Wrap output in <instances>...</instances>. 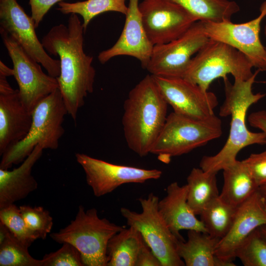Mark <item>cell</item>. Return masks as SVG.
I'll list each match as a JSON object with an SVG mask.
<instances>
[{
	"label": "cell",
	"mask_w": 266,
	"mask_h": 266,
	"mask_svg": "<svg viewBox=\"0 0 266 266\" xmlns=\"http://www.w3.org/2000/svg\"><path fill=\"white\" fill-rule=\"evenodd\" d=\"M84 33L77 15L71 14L67 25L53 26L41 40L48 54L59 57L60 74L56 78L67 113L74 122L85 98L93 92L96 75L94 58L83 49Z\"/></svg>",
	"instance_id": "6da1fadb"
},
{
	"label": "cell",
	"mask_w": 266,
	"mask_h": 266,
	"mask_svg": "<svg viewBox=\"0 0 266 266\" xmlns=\"http://www.w3.org/2000/svg\"><path fill=\"white\" fill-rule=\"evenodd\" d=\"M260 70L257 69L247 80L234 79L232 83L224 78L225 100L219 114L222 117L231 116L228 139L222 149L215 155L204 156L200 167L205 171L217 173L236 161L238 153L244 148L255 144H266V136L262 132H252L246 124L250 107L263 99L266 94L254 93L253 85Z\"/></svg>",
	"instance_id": "7a4b0ae2"
},
{
	"label": "cell",
	"mask_w": 266,
	"mask_h": 266,
	"mask_svg": "<svg viewBox=\"0 0 266 266\" xmlns=\"http://www.w3.org/2000/svg\"><path fill=\"white\" fill-rule=\"evenodd\" d=\"M167 105L151 74L130 91L123 105V130L128 147L139 157L150 153L166 119Z\"/></svg>",
	"instance_id": "3957f363"
},
{
	"label": "cell",
	"mask_w": 266,
	"mask_h": 266,
	"mask_svg": "<svg viewBox=\"0 0 266 266\" xmlns=\"http://www.w3.org/2000/svg\"><path fill=\"white\" fill-rule=\"evenodd\" d=\"M68 114L59 88L42 100L33 111L32 122L27 135L2 155L0 168L7 169L22 163L34 147L56 150L64 133V117Z\"/></svg>",
	"instance_id": "277c9868"
},
{
	"label": "cell",
	"mask_w": 266,
	"mask_h": 266,
	"mask_svg": "<svg viewBox=\"0 0 266 266\" xmlns=\"http://www.w3.org/2000/svg\"><path fill=\"white\" fill-rule=\"evenodd\" d=\"M124 228L100 218L97 209L85 210L80 205L75 219L50 236L59 243L73 245L79 252L84 266H107L108 242Z\"/></svg>",
	"instance_id": "5b68a950"
},
{
	"label": "cell",
	"mask_w": 266,
	"mask_h": 266,
	"mask_svg": "<svg viewBox=\"0 0 266 266\" xmlns=\"http://www.w3.org/2000/svg\"><path fill=\"white\" fill-rule=\"evenodd\" d=\"M222 134L221 120L217 116L206 120L170 113L154 142L150 153L166 164L171 158L189 153Z\"/></svg>",
	"instance_id": "8992f818"
},
{
	"label": "cell",
	"mask_w": 266,
	"mask_h": 266,
	"mask_svg": "<svg viewBox=\"0 0 266 266\" xmlns=\"http://www.w3.org/2000/svg\"><path fill=\"white\" fill-rule=\"evenodd\" d=\"M249 60L234 48L209 38L193 57L184 78L208 91L219 78L233 75L234 79L247 80L253 74Z\"/></svg>",
	"instance_id": "52a82bcc"
},
{
	"label": "cell",
	"mask_w": 266,
	"mask_h": 266,
	"mask_svg": "<svg viewBox=\"0 0 266 266\" xmlns=\"http://www.w3.org/2000/svg\"><path fill=\"white\" fill-rule=\"evenodd\" d=\"M159 198L150 193L140 198V213L122 207L120 212L129 227L136 229L144 241L161 262L162 266H183L184 262L177 252L178 239L171 232L158 208Z\"/></svg>",
	"instance_id": "ba28073f"
},
{
	"label": "cell",
	"mask_w": 266,
	"mask_h": 266,
	"mask_svg": "<svg viewBox=\"0 0 266 266\" xmlns=\"http://www.w3.org/2000/svg\"><path fill=\"white\" fill-rule=\"evenodd\" d=\"M0 33L13 64L21 100L32 113L42 100L59 88L57 79L45 73L39 63L7 33L0 29Z\"/></svg>",
	"instance_id": "9c48e42d"
},
{
	"label": "cell",
	"mask_w": 266,
	"mask_h": 266,
	"mask_svg": "<svg viewBox=\"0 0 266 266\" xmlns=\"http://www.w3.org/2000/svg\"><path fill=\"white\" fill-rule=\"evenodd\" d=\"M266 16V0L255 18L242 23L199 21L201 30L209 38L225 43L243 53L254 67L266 71V52L260 39L262 20Z\"/></svg>",
	"instance_id": "30bf717a"
},
{
	"label": "cell",
	"mask_w": 266,
	"mask_h": 266,
	"mask_svg": "<svg viewBox=\"0 0 266 266\" xmlns=\"http://www.w3.org/2000/svg\"><path fill=\"white\" fill-rule=\"evenodd\" d=\"M208 40L197 21L176 39L154 46L145 69L153 75L183 78L193 55Z\"/></svg>",
	"instance_id": "8fae6325"
},
{
	"label": "cell",
	"mask_w": 266,
	"mask_h": 266,
	"mask_svg": "<svg viewBox=\"0 0 266 266\" xmlns=\"http://www.w3.org/2000/svg\"><path fill=\"white\" fill-rule=\"evenodd\" d=\"M75 157L97 197L109 194L124 184L142 183L158 179L162 175V171L157 169L114 164L83 153H76Z\"/></svg>",
	"instance_id": "7c38bea8"
},
{
	"label": "cell",
	"mask_w": 266,
	"mask_h": 266,
	"mask_svg": "<svg viewBox=\"0 0 266 266\" xmlns=\"http://www.w3.org/2000/svg\"><path fill=\"white\" fill-rule=\"evenodd\" d=\"M31 16L16 0H0V29L13 38L47 71L57 78L60 74V60L51 57L38 39Z\"/></svg>",
	"instance_id": "4fadbf2b"
},
{
	"label": "cell",
	"mask_w": 266,
	"mask_h": 266,
	"mask_svg": "<svg viewBox=\"0 0 266 266\" xmlns=\"http://www.w3.org/2000/svg\"><path fill=\"white\" fill-rule=\"evenodd\" d=\"M139 8L145 32L154 46L176 39L198 21L183 7L168 0H143Z\"/></svg>",
	"instance_id": "5bb4252c"
},
{
	"label": "cell",
	"mask_w": 266,
	"mask_h": 266,
	"mask_svg": "<svg viewBox=\"0 0 266 266\" xmlns=\"http://www.w3.org/2000/svg\"><path fill=\"white\" fill-rule=\"evenodd\" d=\"M159 90L173 112L193 119L206 120L216 115V96L184 78L152 75Z\"/></svg>",
	"instance_id": "9a60e30c"
},
{
	"label": "cell",
	"mask_w": 266,
	"mask_h": 266,
	"mask_svg": "<svg viewBox=\"0 0 266 266\" xmlns=\"http://www.w3.org/2000/svg\"><path fill=\"white\" fill-rule=\"evenodd\" d=\"M122 32L115 43L100 52L99 62L104 64L119 56H128L137 59L145 69L149 62L154 45L148 39L139 8V0H129Z\"/></svg>",
	"instance_id": "2e32d148"
},
{
	"label": "cell",
	"mask_w": 266,
	"mask_h": 266,
	"mask_svg": "<svg viewBox=\"0 0 266 266\" xmlns=\"http://www.w3.org/2000/svg\"><path fill=\"white\" fill-rule=\"evenodd\" d=\"M266 224V204L258 191L237 208L229 232L218 242L215 255L221 260L233 263L235 254L244 239L255 230Z\"/></svg>",
	"instance_id": "e0dca14e"
},
{
	"label": "cell",
	"mask_w": 266,
	"mask_h": 266,
	"mask_svg": "<svg viewBox=\"0 0 266 266\" xmlns=\"http://www.w3.org/2000/svg\"><path fill=\"white\" fill-rule=\"evenodd\" d=\"M166 195L158 203V210L172 233L180 240H184L180 233L183 230H195L207 233L200 220L187 202V185L180 186L178 182L169 184Z\"/></svg>",
	"instance_id": "ac0fdd59"
},
{
	"label": "cell",
	"mask_w": 266,
	"mask_h": 266,
	"mask_svg": "<svg viewBox=\"0 0 266 266\" xmlns=\"http://www.w3.org/2000/svg\"><path fill=\"white\" fill-rule=\"evenodd\" d=\"M32 122V113L23 104L18 90L0 93V156L25 138Z\"/></svg>",
	"instance_id": "d6986e66"
},
{
	"label": "cell",
	"mask_w": 266,
	"mask_h": 266,
	"mask_svg": "<svg viewBox=\"0 0 266 266\" xmlns=\"http://www.w3.org/2000/svg\"><path fill=\"white\" fill-rule=\"evenodd\" d=\"M43 150L37 145L18 167L11 170L0 168V209L26 198L37 189L32 170Z\"/></svg>",
	"instance_id": "ffe728a7"
},
{
	"label": "cell",
	"mask_w": 266,
	"mask_h": 266,
	"mask_svg": "<svg viewBox=\"0 0 266 266\" xmlns=\"http://www.w3.org/2000/svg\"><path fill=\"white\" fill-rule=\"evenodd\" d=\"M186 241L178 240L177 252L186 266H217L215 250L220 239L208 233L189 230Z\"/></svg>",
	"instance_id": "44dd1931"
},
{
	"label": "cell",
	"mask_w": 266,
	"mask_h": 266,
	"mask_svg": "<svg viewBox=\"0 0 266 266\" xmlns=\"http://www.w3.org/2000/svg\"><path fill=\"white\" fill-rule=\"evenodd\" d=\"M224 184L221 199L237 207L258 190L259 186L242 161L236 160L223 170Z\"/></svg>",
	"instance_id": "7402d4cb"
},
{
	"label": "cell",
	"mask_w": 266,
	"mask_h": 266,
	"mask_svg": "<svg viewBox=\"0 0 266 266\" xmlns=\"http://www.w3.org/2000/svg\"><path fill=\"white\" fill-rule=\"evenodd\" d=\"M145 241L135 228H124L114 235L107 246V266H135Z\"/></svg>",
	"instance_id": "603a6c76"
},
{
	"label": "cell",
	"mask_w": 266,
	"mask_h": 266,
	"mask_svg": "<svg viewBox=\"0 0 266 266\" xmlns=\"http://www.w3.org/2000/svg\"><path fill=\"white\" fill-rule=\"evenodd\" d=\"M216 174L194 167L187 178V202L196 215L219 196Z\"/></svg>",
	"instance_id": "cb8c5ba5"
},
{
	"label": "cell",
	"mask_w": 266,
	"mask_h": 266,
	"mask_svg": "<svg viewBox=\"0 0 266 266\" xmlns=\"http://www.w3.org/2000/svg\"><path fill=\"white\" fill-rule=\"evenodd\" d=\"M183 7L198 21L221 22L231 21L240 10L238 4L229 0H168Z\"/></svg>",
	"instance_id": "d4e9b609"
},
{
	"label": "cell",
	"mask_w": 266,
	"mask_h": 266,
	"mask_svg": "<svg viewBox=\"0 0 266 266\" xmlns=\"http://www.w3.org/2000/svg\"><path fill=\"white\" fill-rule=\"evenodd\" d=\"M126 0H86L75 2L62 1L57 9L64 14H79L83 18L82 26L86 31L91 21L103 13L113 11L126 15L128 6Z\"/></svg>",
	"instance_id": "484cf974"
},
{
	"label": "cell",
	"mask_w": 266,
	"mask_h": 266,
	"mask_svg": "<svg viewBox=\"0 0 266 266\" xmlns=\"http://www.w3.org/2000/svg\"><path fill=\"white\" fill-rule=\"evenodd\" d=\"M237 208L219 196L212 201L200 214L207 233L220 239L224 237L231 227Z\"/></svg>",
	"instance_id": "4316f807"
},
{
	"label": "cell",
	"mask_w": 266,
	"mask_h": 266,
	"mask_svg": "<svg viewBox=\"0 0 266 266\" xmlns=\"http://www.w3.org/2000/svg\"><path fill=\"white\" fill-rule=\"evenodd\" d=\"M28 248L0 222V266H42V260L33 258Z\"/></svg>",
	"instance_id": "83f0119b"
},
{
	"label": "cell",
	"mask_w": 266,
	"mask_h": 266,
	"mask_svg": "<svg viewBox=\"0 0 266 266\" xmlns=\"http://www.w3.org/2000/svg\"><path fill=\"white\" fill-rule=\"evenodd\" d=\"M244 266H266V239L259 228L253 231L235 254Z\"/></svg>",
	"instance_id": "f1b7e54d"
},
{
	"label": "cell",
	"mask_w": 266,
	"mask_h": 266,
	"mask_svg": "<svg viewBox=\"0 0 266 266\" xmlns=\"http://www.w3.org/2000/svg\"><path fill=\"white\" fill-rule=\"evenodd\" d=\"M0 222L23 244L29 247L37 237L27 227L19 207L14 203L0 209Z\"/></svg>",
	"instance_id": "f546056e"
},
{
	"label": "cell",
	"mask_w": 266,
	"mask_h": 266,
	"mask_svg": "<svg viewBox=\"0 0 266 266\" xmlns=\"http://www.w3.org/2000/svg\"><path fill=\"white\" fill-rule=\"evenodd\" d=\"M21 213L29 229L37 238L45 239L51 231L53 218L48 211L42 206H19Z\"/></svg>",
	"instance_id": "4dcf8cb0"
},
{
	"label": "cell",
	"mask_w": 266,
	"mask_h": 266,
	"mask_svg": "<svg viewBox=\"0 0 266 266\" xmlns=\"http://www.w3.org/2000/svg\"><path fill=\"white\" fill-rule=\"evenodd\" d=\"M62 244L56 251L43 256L42 266H84L79 251L69 243Z\"/></svg>",
	"instance_id": "1f68e13d"
},
{
	"label": "cell",
	"mask_w": 266,
	"mask_h": 266,
	"mask_svg": "<svg viewBox=\"0 0 266 266\" xmlns=\"http://www.w3.org/2000/svg\"><path fill=\"white\" fill-rule=\"evenodd\" d=\"M242 161L259 187L266 183V150L252 153Z\"/></svg>",
	"instance_id": "d6a6232c"
},
{
	"label": "cell",
	"mask_w": 266,
	"mask_h": 266,
	"mask_svg": "<svg viewBox=\"0 0 266 266\" xmlns=\"http://www.w3.org/2000/svg\"><path fill=\"white\" fill-rule=\"evenodd\" d=\"M64 0H29L32 15L35 28L42 22L44 16L56 3Z\"/></svg>",
	"instance_id": "836d02e7"
},
{
	"label": "cell",
	"mask_w": 266,
	"mask_h": 266,
	"mask_svg": "<svg viewBox=\"0 0 266 266\" xmlns=\"http://www.w3.org/2000/svg\"><path fill=\"white\" fill-rule=\"evenodd\" d=\"M135 266H162L151 249L144 243L138 255Z\"/></svg>",
	"instance_id": "e575fe53"
},
{
	"label": "cell",
	"mask_w": 266,
	"mask_h": 266,
	"mask_svg": "<svg viewBox=\"0 0 266 266\" xmlns=\"http://www.w3.org/2000/svg\"><path fill=\"white\" fill-rule=\"evenodd\" d=\"M248 121L251 127L259 129L266 136V110L251 113L248 116Z\"/></svg>",
	"instance_id": "d590c367"
},
{
	"label": "cell",
	"mask_w": 266,
	"mask_h": 266,
	"mask_svg": "<svg viewBox=\"0 0 266 266\" xmlns=\"http://www.w3.org/2000/svg\"><path fill=\"white\" fill-rule=\"evenodd\" d=\"M0 73H2L6 76H13L14 72L13 68H10L6 66L1 61L0 62Z\"/></svg>",
	"instance_id": "8d00e7d4"
},
{
	"label": "cell",
	"mask_w": 266,
	"mask_h": 266,
	"mask_svg": "<svg viewBox=\"0 0 266 266\" xmlns=\"http://www.w3.org/2000/svg\"><path fill=\"white\" fill-rule=\"evenodd\" d=\"M258 191L263 198L266 204V183L259 186Z\"/></svg>",
	"instance_id": "74e56055"
},
{
	"label": "cell",
	"mask_w": 266,
	"mask_h": 266,
	"mask_svg": "<svg viewBox=\"0 0 266 266\" xmlns=\"http://www.w3.org/2000/svg\"><path fill=\"white\" fill-rule=\"evenodd\" d=\"M259 228L261 233L266 239V224L261 226Z\"/></svg>",
	"instance_id": "f35d334b"
},
{
	"label": "cell",
	"mask_w": 266,
	"mask_h": 266,
	"mask_svg": "<svg viewBox=\"0 0 266 266\" xmlns=\"http://www.w3.org/2000/svg\"><path fill=\"white\" fill-rule=\"evenodd\" d=\"M264 33H265V36H266V25L265 27V29H264ZM265 47V50H266V45ZM263 83L266 84V80L264 81H263L262 82Z\"/></svg>",
	"instance_id": "ab89813d"
}]
</instances>
